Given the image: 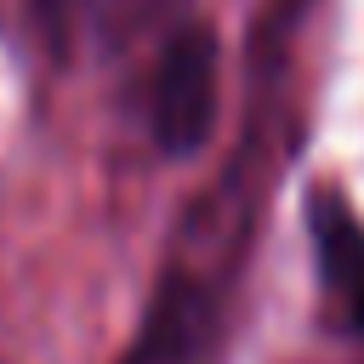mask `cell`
Segmentation results:
<instances>
[{"label": "cell", "instance_id": "6da1fadb", "mask_svg": "<svg viewBox=\"0 0 364 364\" xmlns=\"http://www.w3.org/2000/svg\"><path fill=\"white\" fill-rule=\"evenodd\" d=\"M216 114V40L210 28H176L159 46L148 80V131L165 154H193Z\"/></svg>", "mask_w": 364, "mask_h": 364}, {"label": "cell", "instance_id": "7a4b0ae2", "mask_svg": "<svg viewBox=\"0 0 364 364\" xmlns=\"http://www.w3.org/2000/svg\"><path fill=\"white\" fill-rule=\"evenodd\" d=\"M210 347H216V324H210V296L199 284H182L171 279L154 307H148V324L142 336L131 341V353L119 364H210Z\"/></svg>", "mask_w": 364, "mask_h": 364}, {"label": "cell", "instance_id": "3957f363", "mask_svg": "<svg viewBox=\"0 0 364 364\" xmlns=\"http://www.w3.org/2000/svg\"><path fill=\"white\" fill-rule=\"evenodd\" d=\"M307 222H313L318 279H324L330 301L341 307L347 330H358V336H364V228H358V216H353L341 199H330V193H318V199H313Z\"/></svg>", "mask_w": 364, "mask_h": 364}, {"label": "cell", "instance_id": "277c9868", "mask_svg": "<svg viewBox=\"0 0 364 364\" xmlns=\"http://www.w3.org/2000/svg\"><path fill=\"white\" fill-rule=\"evenodd\" d=\"M159 6H165V0H68V11L85 17V23L102 28V34H119V28L142 23V17H154Z\"/></svg>", "mask_w": 364, "mask_h": 364}]
</instances>
